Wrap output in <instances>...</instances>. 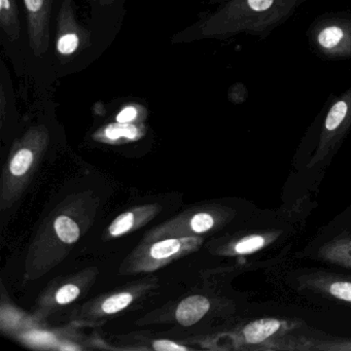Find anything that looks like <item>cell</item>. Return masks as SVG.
Masks as SVG:
<instances>
[{"label": "cell", "instance_id": "1", "mask_svg": "<svg viewBox=\"0 0 351 351\" xmlns=\"http://www.w3.org/2000/svg\"><path fill=\"white\" fill-rule=\"evenodd\" d=\"M90 46L91 34L77 22L73 0H62L57 18V53L61 56H73Z\"/></svg>", "mask_w": 351, "mask_h": 351}, {"label": "cell", "instance_id": "2", "mask_svg": "<svg viewBox=\"0 0 351 351\" xmlns=\"http://www.w3.org/2000/svg\"><path fill=\"white\" fill-rule=\"evenodd\" d=\"M200 243L201 240L194 237L169 238L156 242L139 254L136 269L139 271L156 270L170 261L192 252Z\"/></svg>", "mask_w": 351, "mask_h": 351}, {"label": "cell", "instance_id": "3", "mask_svg": "<svg viewBox=\"0 0 351 351\" xmlns=\"http://www.w3.org/2000/svg\"><path fill=\"white\" fill-rule=\"evenodd\" d=\"M27 15L28 36L36 57L46 54L50 45V22L54 0H23Z\"/></svg>", "mask_w": 351, "mask_h": 351}, {"label": "cell", "instance_id": "4", "mask_svg": "<svg viewBox=\"0 0 351 351\" xmlns=\"http://www.w3.org/2000/svg\"><path fill=\"white\" fill-rule=\"evenodd\" d=\"M210 304L202 295L186 298L178 305L176 317L182 326H191L198 322L208 312Z\"/></svg>", "mask_w": 351, "mask_h": 351}, {"label": "cell", "instance_id": "5", "mask_svg": "<svg viewBox=\"0 0 351 351\" xmlns=\"http://www.w3.org/2000/svg\"><path fill=\"white\" fill-rule=\"evenodd\" d=\"M0 27L11 42L19 40L21 24L16 0H0Z\"/></svg>", "mask_w": 351, "mask_h": 351}, {"label": "cell", "instance_id": "6", "mask_svg": "<svg viewBox=\"0 0 351 351\" xmlns=\"http://www.w3.org/2000/svg\"><path fill=\"white\" fill-rule=\"evenodd\" d=\"M141 127L137 126L134 123L132 124H122V123H114L104 127V129L97 133L100 138L108 141H118L121 139L126 141H136L141 137L143 133Z\"/></svg>", "mask_w": 351, "mask_h": 351}, {"label": "cell", "instance_id": "7", "mask_svg": "<svg viewBox=\"0 0 351 351\" xmlns=\"http://www.w3.org/2000/svg\"><path fill=\"white\" fill-rule=\"evenodd\" d=\"M280 328V322L276 319H260L252 322L244 328V337L252 344L263 342Z\"/></svg>", "mask_w": 351, "mask_h": 351}, {"label": "cell", "instance_id": "8", "mask_svg": "<svg viewBox=\"0 0 351 351\" xmlns=\"http://www.w3.org/2000/svg\"><path fill=\"white\" fill-rule=\"evenodd\" d=\"M55 231L59 239L64 243H75L80 238V228L71 217L60 215L54 223Z\"/></svg>", "mask_w": 351, "mask_h": 351}, {"label": "cell", "instance_id": "9", "mask_svg": "<svg viewBox=\"0 0 351 351\" xmlns=\"http://www.w3.org/2000/svg\"><path fill=\"white\" fill-rule=\"evenodd\" d=\"M135 221L136 219H135V215L132 211L123 213L112 221V225L108 228V233H110V235L114 236V237L123 235V234L127 233L132 229Z\"/></svg>", "mask_w": 351, "mask_h": 351}, {"label": "cell", "instance_id": "10", "mask_svg": "<svg viewBox=\"0 0 351 351\" xmlns=\"http://www.w3.org/2000/svg\"><path fill=\"white\" fill-rule=\"evenodd\" d=\"M132 295L128 293L112 295L102 304V311L108 314L117 313V312L125 309L132 302Z\"/></svg>", "mask_w": 351, "mask_h": 351}, {"label": "cell", "instance_id": "11", "mask_svg": "<svg viewBox=\"0 0 351 351\" xmlns=\"http://www.w3.org/2000/svg\"><path fill=\"white\" fill-rule=\"evenodd\" d=\"M213 223H215V219L210 215L205 213H198L189 221L188 228L184 229V233H188V232L197 234L204 233L213 227Z\"/></svg>", "mask_w": 351, "mask_h": 351}, {"label": "cell", "instance_id": "12", "mask_svg": "<svg viewBox=\"0 0 351 351\" xmlns=\"http://www.w3.org/2000/svg\"><path fill=\"white\" fill-rule=\"evenodd\" d=\"M343 38V32L337 26H330L320 32L318 36V43L326 49H332L340 43Z\"/></svg>", "mask_w": 351, "mask_h": 351}, {"label": "cell", "instance_id": "13", "mask_svg": "<svg viewBox=\"0 0 351 351\" xmlns=\"http://www.w3.org/2000/svg\"><path fill=\"white\" fill-rule=\"evenodd\" d=\"M347 114V106L344 101H339L332 106L326 120V128L332 131L340 126Z\"/></svg>", "mask_w": 351, "mask_h": 351}, {"label": "cell", "instance_id": "14", "mask_svg": "<svg viewBox=\"0 0 351 351\" xmlns=\"http://www.w3.org/2000/svg\"><path fill=\"white\" fill-rule=\"evenodd\" d=\"M143 112H145L143 106H138V104H129L119 112L116 121L122 124H132L138 120L139 117L143 116Z\"/></svg>", "mask_w": 351, "mask_h": 351}, {"label": "cell", "instance_id": "15", "mask_svg": "<svg viewBox=\"0 0 351 351\" xmlns=\"http://www.w3.org/2000/svg\"><path fill=\"white\" fill-rule=\"evenodd\" d=\"M264 244L265 239L261 236H250L236 244L235 252L238 254H252L262 248Z\"/></svg>", "mask_w": 351, "mask_h": 351}, {"label": "cell", "instance_id": "16", "mask_svg": "<svg viewBox=\"0 0 351 351\" xmlns=\"http://www.w3.org/2000/svg\"><path fill=\"white\" fill-rule=\"evenodd\" d=\"M80 293H81V291H80V289L77 285H64V287H61V289L57 291V303L61 304V305L71 303V302L75 301V300L79 297Z\"/></svg>", "mask_w": 351, "mask_h": 351}, {"label": "cell", "instance_id": "17", "mask_svg": "<svg viewBox=\"0 0 351 351\" xmlns=\"http://www.w3.org/2000/svg\"><path fill=\"white\" fill-rule=\"evenodd\" d=\"M330 293L343 301L351 302V283L335 282L330 285Z\"/></svg>", "mask_w": 351, "mask_h": 351}, {"label": "cell", "instance_id": "18", "mask_svg": "<svg viewBox=\"0 0 351 351\" xmlns=\"http://www.w3.org/2000/svg\"><path fill=\"white\" fill-rule=\"evenodd\" d=\"M154 349L158 351H186L188 348L176 342L167 340L155 341L153 344Z\"/></svg>", "mask_w": 351, "mask_h": 351}, {"label": "cell", "instance_id": "19", "mask_svg": "<svg viewBox=\"0 0 351 351\" xmlns=\"http://www.w3.org/2000/svg\"><path fill=\"white\" fill-rule=\"evenodd\" d=\"M273 0H248V5L254 11H265L272 5Z\"/></svg>", "mask_w": 351, "mask_h": 351}, {"label": "cell", "instance_id": "20", "mask_svg": "<svg viewBox=\"0 0 351 351\" xmlns=\"http://www.w3.org/2000/svg\"><path fill=\"white\" fill-rule=\"evenodd\" d=\"M94 1H95V3H99V5H106L112 3L114 0H94Z\"/></svg>", "mask_w": 351, "mask_h": 351}]
</instances>
